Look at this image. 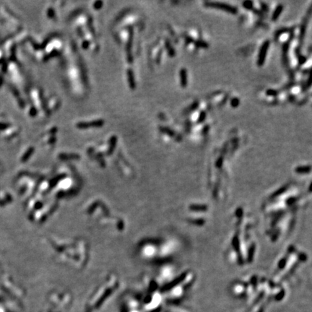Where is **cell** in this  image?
Wrapping results in <instances>:
<instances>
[{"mask_svg":"<svg viewBox=\"0 0 312 312\" xmlns=\"http://www.w3.org/2000/svg\"><path fill=\"white\" fill-rule=\"evenodd\" d=\"M205 5L207 7H209V8H214L217 9H220V10H223L225 11L232 14H236L237 13V11H238L236 8L231 6V5L228 4H225V3L207 2H205Z\"/></svg>","mask_w":312,"mask_h":312,"instance_id":"1","label":"cell"},{"mask_svg":"<svg viewBox=\"0 0 312 312\" xmlns=\"http://www.w3.org/2000/svg\"><path fill=\"white\" fill-rule=\"evenodd\" d=\"M269 47H270V41H266L265 42H264V44L262 45L261 48H260L257 59V65L259 66H262L264 65V63H265Z\"/></svg>","mask_w":312,"mask_h":312,"instance_id":"2","label":"cell"},{"mask_svg":"<svg viewBox=\"0 0 312 312\" xmlns=\"http://www.w3.org/2000/svg\"><path fill=\"white\" fill-rule=\"evenodd\" d=\"M180 77H181V84L183 88H186L188 83V78H187V72L186 69H182L180 71Z\"/></svg>","mask_w":312,"mask_h":312,"instance_id":"3","label":"cell"},{"mask_svg":"<svg viewBox=\"0 0 312 312\" xmlns=\"http://www.w3.org/2000/svg\"><path fill=\"white\" fill-rule=\"evenodd\" d=\"M283 6L282 5H279L277 8H276V9L274 10V11L273 12V15H272V20H274V21L277 20L278 19V17H279V16L280 15L282 11H283Z\"/></svg>","mask_w":312,"mask_h":312,"instance_id":"4","label":"cell"}]
</instances>
